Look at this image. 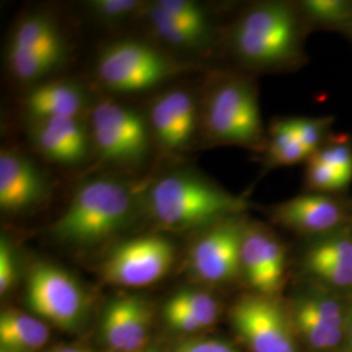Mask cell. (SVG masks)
Instances as JSON below:
<instances>
[{
	"label": "cell",
	"mask_w": 352,
	"mask_h": 352,
	"mask_svg": "<svg viewBox=\"0 0 352 352\" xmlns=\"http://www.w3.org/2000/svg\"><path fill=\"white\" fill-rule=\"evenodd\" d=\"M347 340L352 346V299L347 307Z\"/></svg>",
	"instance_id": "cell-35"
},
{
	"label": "cell",
	"mask_w": 352,
	"mask_h": 352,
	"mask_svg": "<svg viewBox=\"0 0 352 352\" xmlns=\"http://www.w3.org/2000/svg\"><path fill=\"white\" fill-rule=\"evenodd\" d=\"M20 278V264L12 241L1 235L0 239V295H8Z\"/></svg>",
	"instance_id": "cell-32"
},
{
	"label": "cell",
	"mask_w": 352,
	"mask_h": 352,
	"mask_svg": "<svg viewBox=\"0 0 352 352\" xmlns=\"http://www.w3.org/2000/svg\"><path fill=\"white\" fill-rule=\"evenodd\" d=\"M300 269L304 280L352 296V227L305 239Z\"/></svg>",
	"instance_id": "cell-16"
},
{
	"label": "cell",
	"mask_w": 352,
	"mask_h": 352,
	"mask_svg": "<svg viewBox=\"0 0 352 352\" xmlns=\"http://www.w3.org/2000/svg\"><path fill=\"white\" fill-rule=\"evenodd\" d=\"M145 113L154 146L171 155L188 151L201 131V106L184 87L158 93Z\"/></svg>",
	"instance_id": "cell-14"
},
{
	"label": "cell",
	"mask_w": 352,
	"mask_h": 352,
	"mask_svg": "<svg viewBox=\"0 0 352 352\" xmlns=\"http://www.w3.org/2000/svg\"><path fill=\"white\" fill-rule=\"evenodd\" d=\"M298 7L309 28L343 33L352 21V0H304Z\"/></svg>",
	"instance_id": "cell-24"
},
{
	"label": "cell",
	"mask_w": 352,
	"mask_h": 352,
	"mask_svg": "<svg viewBox=\"0 0 352 352\" xmlns=\"http://www.w3.org/2000/svg\"><path fill=\"white\" fill-rule=\"evenodd\" d=\"M309 33L298 3L261 1L247 7L231 24L227 45L247 74H279L307 63Z\"/></svg>",
	"instance_id": "cell-1"
},
{
	"label": "cell",
	"mask_w": 352,
	"mask_h": 352,
	"mask_svg": "<svg viewBox=\"0 0 352 352\" xmlns=\"http://www.w3.org/2000/svg\"><path fill=\"white\" fill-rule=\"evenodd\" d=\"M25 302L33 315L63 331H80L88 321L87 289L68 270L49 261L32 265L26 278Z\"/></svg>",
	"instance_id": "cell-8"
},
{
	"label": "cell",
	"mask_w": 352,
	"mask_h": 352,
	"mask_svg": "<svg viewBox=\"0 0 352 352\" xmlns=\"http://www.w3.org/2000/svg\"><path fill=\"white\" fill-rule=\"evenodd\" d=\"M0 352H4V351H0Z\"/></svg>",
	"instance_id": "cell-38"
},
{
	"label": "cell",
	"mask_w": 352,
	"mask_h": 352,
	"mask_svg": "<svg viewBox=\"0 0 352 352\" xmlns=\"http://www.w3.org/2000/svg\"><path fill=\"white\" fill-rule=\"evenodd\" d=\"M352 180L327 164L309 158L305 164L304 188L316 193H346Z\"/></svg>",
	"instance_id": "cell-27"
},
{
	"label": "cell",
	"mask_w": 352,
	"mask_h": 352,
	"mask_svg": "<svg viewBox=\"0 0 352 352\" xmlns=\"http://www.w3.org/2000/svg\"><path fill=\"white\" fill-rule=\"evenodd\" d=\"M171 298L183 305L205 329L213 327L221 315V304L212 292L201 289H182Z\"/></svg>",
	"instance_id": "cell-26"
},
{
	"label": "cell",
	"mask_w": 352,
	"mask_h": 352,
	"mask_svg": "<svg viewBox=\"0 0 352 352\" xmlns=\"http://www.w3.org/2000/svg\"><path fill=\"white\" fill-rule=\"evenodd\" d=\"M146 3L140 0H91L90 13L106 25H119L133 19H141Z\"/></svg>",
	"instance_id": "cell-28"
},
{
	"label": "cell",
	"mask_w": 352,
	"mask_h": 352,
	"mask_svg": "<svg viewBox=\"0 0 352 352\" xmlns=\"http://www.w3.org/2000/svg\"><path fill=\"white\" fill-rule=\"evenodd\" d=\"M89 128L94 154L116 168L141 167L154 146L146 113L126 102L113 98L93 102Z\"/></svg>",
	"instance_id": "cell-6"
},
{
	"label": "cell",
	"mask_w": 352,
	"mask_h": 352,
	"mask_svg": "<svg viewBox=\"0 0 352 352\" xmlns=\"http://www.w3.org/2000/svg\"><path fill=\"white\" fill-rule=\"evenodd\" d=\"M352 180V139L346 133H331L325 144L311 155Z\"/></svg>",
	"instance_id": "cell-29"
},
{
	"label": "cell",
	"mask_w": 352,
	"mask_h": 352,
	"mask_svg": "<svg viewBox=\"0 0 352 352\" xmlns=\"http://www.w3.org/2000/svg\"><path fill=\"white\" fill-rule=\"evenodd\" d=\"M46 352H93L90 351L89 349H85V347H81V346H72V344H69V346H58V347H54V349H51L49 351Z\"/></svg>",
	"instance_id": "cell-34"
},
{
	"label": "cell",
	"mask_w": 352,
	"mask_h": 352,
	"mask_svg": "<svg viewBox=\"0 0 352 352\" xmlns=\"http://www.w3.org/2000/svg\"><path fill=\"white\" fill-rule=\"evenodd\" d=\"M230 321L250 352H300L289 309L277 296L243 295L231 307Z\"/></svg>",
	"instance_id": "cell-11"
},
{
	"label": "cell",
	"mask_w": 352,
	"mask_h": 352,
	"mask_svg": "<svg viewBox=\"0 0 352 352\" xmlns=\"http://www.w3.org/2000/svg\"><path fill=\"white\" fill-rule=\"evenodd\" d=\"M347 304L343 296L304 280L289 312L298 340L312 352H336L347 340Z\"/></svg>",
	"instance_id": "cell-9"
},
{
	"label": "cell",
	"mask_w": 352,
	"mask_h": 352,
	"mask_svg": "<svg viewBox=\"0 0 352 352\" xmlns=\"http://www.w3.org/2000/svg\"><path fill=\"white\" fill-rule=\"evenodd\" d=\"M287 251L277 234L256 221L245 226L240 252V278L254 294L277 296L286 280Z\"/></svg>",
	"instance_id": "cell-15"
},
{
	"label": "cell",
	"mask_w": 352,
	"mask_h": 352,
	"mask_svg": "<svg viewBox=\"0 0 352 352\" xmlns=\"http://www.w3.org/2000/svg\"><path fill=\"white\" fill-rule=\"evenodd\" d=\"M295 136L302 142V146L312 155L318 151L330 136L333 116L318 118H289Z\"/></svg>",
	"instance_id": "cell-30"
},
{
	"label": "cell",
	"mask_w": 352,
	"mask_h": 352,
	"mask_svg": "<svg viewBox=\"0 0 352 352\" xmlns=\"http://www.w3.org/2000/svg\"><path fill=\"white\" fill-rule=\"evenodd\" d=\"M141 352H164L161 351V350H158L157 347H153V346H149V347H146L145 350H142Z\"/></svg>",
	"instance_id": "cell-37"
},
{
	"label": "cell",
	"mask_w": 352,
	"mask_h": 352,
	"mask_svg": "<svg viewBox=\"0 0 352 352\" xmlns=\"http://www.w3.org/2000/svg\"><path fill=\"white\" fill-rule=\"evenodd\" d=\"M34 149L52 164L74 167L84 164L93 151L87 118H58L29 123Z\"/></svg>",
	"instance_id": "cell-19"
},
{
	"label": "cell",
	"mask_w": 352,
	"mask_h": 352,
	"mask_svg": "<svg viewBox=\"0 0 352 352\" xmlns=\"http://www.w3.org/2000/svg\"><path fill=\"white\" fill-rule=\"evenodd\" d=\"M201 131L212 145L239 146L264 154L267 132L253 76L238 71L214 80L201 106Z\"/></svg>",
	"instance_id": "cell-4"
},
{
	"label": "cell",
	"mask_w": 352,
	"mask_h": 352,
	"mask_svg": "<svg viewBox=\"0 0 352 352\" xmlns=\"http://www.w3.org/2000/svg\"><path fill=\"white\" fill-rule=\"evenodd\" d=\"M171 352H241L232 343L214 337H186L179 340Z\"/></svg>",
	"instance_id": "cell-33"
},
{
	"label": "cell",
	"mask_w": 352,
	"mask_h": 352,
	"mask_svg": "<svg viewBox=\"0 0 352 352\" xmlns=\"http://www.w3.org/2000/svg\"><path fill=\"white\" fill-rule=\"evenodd\" d=\"M141 19L148 26L155 43L162 47L164 46L179 52H199L208 50L212 46V43L176 23L155 4V1L146 3Z\"/></svg>",
	"instance_id": "cell-22"
},
{
	"label": "cell",
	"mask_w": 352,
	"mask_h": 352,
	"mask_svg": "<svg viewBox=\"0 0 352 352\" xmlns=\"http://www.w3.org/2000/svg\"><path fill=\"white\" fill-rule=\"evenodd\" d=\"M144 209L142 193L116 176H96L76 188L62 215L51 225L52 238L88 250L123 232Z\"/></svg>",
	"instance_id": "cell-2"
},
{
	"label": "cell",
	"mask_w": 352,
	"mask_h": 352,
	"mask_svg": "<svg viewBox=\"0 0 352 352\" xmlns=\"http://www.w3.org/2000/svg\"><path fill=\"white\" fill-rule=\"evenodd\" d=\"M68 41L50 13L34 11L21 16L7 43V67L13 78L32 88L52 76L68 59Z\"/></svg>",
	"instance_id": "cell-7"
},
{
	"label": "cell",
	"mask_w": 352,
	"mask_h": 352,
	"mask_svg": "<svg viewBox=\"0 0 352 352\" xmlns=\"http://www.w3.org/2000/svg\"><path fill=\"white\" fill-rule=\"evenodd\" d=\"M175 245L160 234L115 244L101 264L102 278L115 286L141 289L164 279L175 261Z\"/></svg>",
	"instance_id": "cell-10"
},
{
	"label": "cell",
	"mask_w": 352,
	"mask_h": 352,
	"mask_svg": "<svg viewBox=\"0 0 352 352\" xmlns=\"http://www.w3.org/2000/svg\"><path fill=\"white\" fill-rule=\"evenodd\" d=\"M144 212L164 230L197 231L239 214L250 201L192 170H171L155 177L142 192Z\"/></svg>",
	"instance_id": "cell-3"
},
{
	"label": "cell",
	"mask_w": 352,
	"mask_h": 352,
	"mask_svg": "<svg viewBox=\"0 0 352 352\" xmlns=\"http://www.w3.org/2000/svg\"><path fill=\"white\" fill-rule=\"evenodd\" d=\"M164 320L166 325L170 327L173 331L179 333L186 337H196L205 327L189 314L188 311L175 302L171 296L164 305Z\"/></svg>",
	"instance_id": "cell-31"
},
{
	"label": "cell",
	"mask_w": 352,
	"mask_h": 352,
	"mask_svg": "<svg viewBox=\"0 0 352 352\" xmlns=\"http://www.w3.org/2000/svg\"><path fill=\"white\" fill-rule=\"evenodd\" d=\"M265 164L270 168L307 164L309 151L295 136L289 118L276 119L267 131V144L264 151Z\"/></svg>",
	"instance_id": "cell-23"
},
{
	"label": "cell",
	"mask_w": 352,
	"mask_h": 352,
	"mask_svg": "<svg viewBox=\"0 0 352 352\" xmlns=\"http://www.w3.org/2000/svg\"><path fill=\"white\" fill-rule=\"evenodd\" d=\"M50 336L49 324L33 314L4 309L0 315V351L39 352Z\"/></svg>",
	"instance_id": "cell-21"
},
{
	"label": "cell",
	"mask_w": 352,
	"mask_h": 352,
	"mask_svg": "<svg viewBox=\"0 0 352 352\" xmlns=\"http://www.w3.org/2000/svg\"><path fill=\"white\" fill-rule=\"evenodd\" d=\"M343 34L346 36V37L349 38L350 41L352 42V21L350 25L347 26V29L343 32Z\"/></svg>",
	"instance_id": "cell-36"
},
{
	"label": "cell",
	"mask_w": 352,
	"mask_h": 352,
	"mask_svg": "<svg viewBox=\"0 0 352 352\" xmlns=\"http://www.w3.org/2000/svg\"><path fill=\"white\" fill-rule=\"evenodd\" d=\"M190 68L155 42L120 39L100 51L94 72L103 88L120 96L160 88Z\"/></svg>",
	"instance_id": "cell-5"
},
{
	"label": "cell",
	"mask_w": 352,
	"mask_h": 352,
	"mask_svg": "<svg viewBox=\"0 0 352 352\" xmlns=\"http://www.w3.org/2000/svg\"><path fill=\"white\" fill-rule=\"evenodd\" d=\"M50 196L45 173L32 158L14 149L0 153V209L19 215L37 209Z\"/></svg>",
	"instance_id": "cell-18"
},
{
	"label": "cell",
	"mask_w": 352,
	"mask_h": 352,
	"mask_svg": "<svg viewBox=\"0 0 352 352\" xmlns=\"http://www.w3.org/2000/svg\"><path fill=\"white\" fill-rule=\"evenodd\" d=\"M247 213L226 218L205 228L190 245L187 267L196 280L221 286L240 278V252Z\"/></svg>",
	"instance_id": "cell-12"
},
{
	"label": "cell",
	"mask_w": 352,
	"mask_h": 352,
	"mask_svg": "<svg viewBox=\"0 0 352 352\" xmlns=\"http://www.w3.org/2000/svg\"><path fill=\"white\" fill-rule=\"evenodd\" d=\"M266 212L272 222L305 239L352 227V197L347 193L305 192Z\"/></svg>",
	"instance_id": "cell-13"
},
{
	"label": "cell",
	"mask_w": 352,
	"mask_h": 352,
	"mask_svg": "<svg viewBox=\"0 0 352 352\" xmlns=\"http://www.w3.org/2000/svg\"><path fill=\"white\" fill-rule=\"evenodd\" d=\"M21 104L28 122L32 123L58 118H87L93 103L80 84L51 78L28 89Z\"/></svg>",
	"instance_id": "cell-20"
},
{
	"label": "cell",
	"mask_w": 352,
	"mask_h": 352,
	"mask_svg": "<svg viewBox=\"0 0 352 352\" xmlns=\"http://www.w3.org/2000/svg\"><path fill=\"white\" fill-rule=\"evenodd\" d=\"M151 324V304L144 296L119 295L103 309L102 344L109 352H141L149 347Z\"/></svg>",
	"instance_id": "cell-17"
},
{
	"label": "cell",
	"mask_w": 352,
	"mask_h": 352,
	"mask_svg": "<svg viewBox=\"0 0 352 352\" xmlns=\"http://www.w3.org/2000/svg\"><path fill=\"white\" fill-rule=\"evenodd\" d=\"M155 4L176 23L206 42L213 43L215 39L213 21L204 6L193 0H157Z\"/></svg>",
	"instance_id": "cell-25"
}]
</instances>
